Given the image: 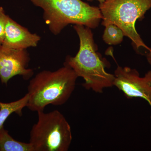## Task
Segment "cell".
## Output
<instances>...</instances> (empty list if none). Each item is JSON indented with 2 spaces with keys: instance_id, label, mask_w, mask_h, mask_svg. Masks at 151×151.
Here are the masks:
<instances>
[{
  "instance_id": "6da1fadb",
  "label": "cell",
  "mask_w": 151,
  "mask_h": 151,
  "mask_svg": "<svg viewBox=\"0 0 151 151\" xmlns=\"http://www.w3.org/2000/svg\"><path fill=\"white\" fill-rule=\"evenodd\" d=\"M78 78L74 70L66 64L55 71L40 72L29 81L27 107L37 113L43 111L49 105H63L74 91Z\"/></svg>"
},
{
  "instance_id": "7a4b0ae2",
  "label": "cell",
  "mask_w": 151,
  "mask_h": 151,
  "mask_svg": "<svg viewBox=\"0 0 151 151\" xmlns=\"http://www.w3.org/2000/svg\"><path fill=\"white\" fill-rule=\"evenodd\" d=\"M74 28L80 40L79 50L75 56L66 58L65 64L78 77L83 78L84 88L103 93V89L113 86L115 76L105 70V63L96 52L90 28L79 24L75 25Z\"/></svg>"
},
{
  "instance_id": "3957f363",
  "label": "cell",
  "mask_w": 151,
  "mask_h": 151,
  "mask_svg": "<svg viewBox=\"0 0 151 151\" xmlns=\"http://www.w3.org/2000/svg\"><path fill=\"white\" fill-rule=\"evenodd\" d=\"M44 11V19L50 31L58 34L69 24L95 28L102 19L99 8L81 0H30Z\"/></svg>"
},
{
  "instance_id": "277c9868",
  "label": "cell",
  "mask_w": 151,
  "mask_h": 151,
  "mask_svg": "<svg viewBox=\"0 0 151 151\" xmlns=\"http://www.w3.org/2000/svg\"><path fill=\"white\" fill-rule=\"evenodd\" d=\"M38 120L30 132L34 151H68L72 140L71 127L57 110L37 112Z\"/></svg>"
},
{
  "instance_id": "5b68a950",
  "label": "cell",
  "mask_w": 151,
  "mask_h": 151,
  "mask_svg": "<svg viewBox=\"0 0 151 151\" xmlns=\"http://www.w3.org/2000/svg\"><path fill=\"white\" fill-rule=\"evenodd\" d=\"M151 8V0H105L100 5L104 26L116 25L121 29L124 36L132 40L138 49L143 47L151 50L143 42L135 28L138 19L144 17L147 11Z\"/></svg>"
},
{
  "instance_id": "8992f818",
  "label": "cell",
  "mask_w": 151,
  "mask_h": 151,
  "mask_svg": "<svg viewBox=\"0 0 151 151\" xmlns=\"http://www.w3.org/2000/svg\"><path fill=\"white\" fill-rule=\"evenodd\" d=\"M114 75L113 86L128 99L139 97L146 100L151 108V70L140 77L136 69L118 65Z\"/></svg>"
},
{
  "instance_id": "52a82bcc",
  "label": "cell",
  "mask_w": 151,
  "mask_h": 151,
  "mask_svg": "<svg viewBox=\"0 0 151 151\" xmlns=\"http://www.w3.org/2000/svg\"><path fill=\"white\" fill-rule=\"evenodd\" d=\"M29 55L26 50L11 48L0 45V79L2 84H7L16 76H21L29 79L33 71L28 68Z\"/></svg>"
},
{
  "instance_id": "ba28073f",
  "label": "cell",
  "mask_w": 151,
  "mask_h": 151,
  "mask_svg": "<svg viewBox=\"0 0 151 151\" xmlns=\"http://www.w3.org/2000/svg\"><path fill=\"white\" fill-rule=\"evenodd\" d=\"M40 40V36L32 33L8 16L2 45L11 48L26 50L37 46Z\"/></svg>"
},
{
  "instance_id": "9c48e42d",
  "label": "cell",
  "mask_w": 151,
  "mask_h": 151,
  "mask_svg": "<svg viewBox=\"0 0 151 151\" xmlns=\"http://www.w3.org/2000/svg\"><path fill=\"white\" fill-rule=\"evenodd\" d=\"M0 151H34L31 144L14 139L4 127L0 128Z\"/></svg>"
},
{
  "instance_id": "30bf717a",
  "label": "cell",
  "mask_w": 151,
  "mask_h": 151,
  "mask_svg": "<svg viewBox=\"0 0 151 151\" xmlns=\"http://www.w3.org/2000/svg\"><path fill=\"white\" fill-rule=\"evenodd\" d=\"M28 99V94L27 93L24 97L17 101L9 103L0 102V128L4 127L6 120L12 113L22 116V111L27 106Z\"/></svg>"
},
{
  "instance_id": "8fae6325",
  "label": "cell",
  "mask_w": 151,
  "mask_h": 151,
  "mask_svg": "<svg viewBox=\"0 0 151 151\" xmlns=\"http://www.w3.org/2000/svg\"><path fill=\"white\" fill-rule=\"evenodd\" d=\"M103 35L104 42L108 45H116L122 42L124 36L122 30L114 24L105 26Z\"/></svg>"
},
{
  "instance_id": "7c38bea8",
  "label": "cell",
  "mask_w": 151,
  "mask_h": 151,
  "mask_svg": "<svg viewBox=\"0 0 151 151\" xmlns=\"http://www.w3.org/2000/svg\"><path fill=\"white\" fill-rule=\"evenodd\" d=\"M8 17L2 7H0V45L2 44L4 40Z\"/></svg>"
},
{
  "instance_id": "4fadbf2b",
  "label": "cell",
  "mask_w": 151,
  "mask_h": 151,
  "mask_svg": "<svg viewBox=\"0 0 151 151\" xmlns=\"http://www.w3.org/2000/svg\"><path fill=\"white\" fill-rule=\"evenodd\" d=\"M147 58L149 63L151 65V50L149 51L147 55Z\"/></svg>"
},
{
  "instance_id": "5bb4252c",
  "label": "cell",
  "mask_w": 151,
  "mask_h": 151,
  "mask_svg": "<svg viewBox=\"0 0 151 151\" xmlns=\"http://www.w3.org/2000/svg\"><path fill=\"white\" fill-rule=\"evenodd\" d=\"M88 1H93V0H88ZM97 1H98L100 3V4H102V3H103V2H104V1H105V0H97Z\"/></svg>"
}]
</instances>
